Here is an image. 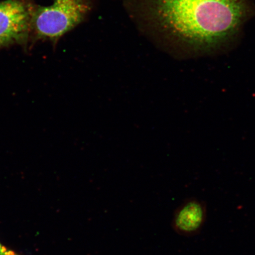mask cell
<instances>
[{
	"label": "cell",
	"mask_w": 255,
	"mask_h": 255,
	"mask_svg": "<svg viewBox=\"0 0 255 255\" xmlns=\"http://www.w3.org/2000/svg\"><path fill=\"white\" fill-rule=\"evenodd\" d=\"M152 17L165 33L207 49L231 38L246 18L245 0H150Z\"/></svg>",
	"instance_id": "obj_1"
},
{
	"label": "cell",
	"mask_w": 255,
	"mask_h": 255,
	"mask_svg": "<svg viewBox=\"0 0 255 255\" xmlns=\"http://www.w3.org/2000/svg\"><path fill=\"white\" fill-rule=\"evenodd\" d=\"M36 5L33 0L0 1V50L31 44V24Z\"/></svg>",
	"instance_id": "obj_3"
},
{
	"label": "cell",
	"mask_w": 255,
	"mask_h": 255,
	"mask_svg": "<svg viewBox=\"0 0 255 255\" xmlns=\"http://www.w3.org/2000/svg\"><path fill=\"white\" fill-rule=\"evenodd\" d=\"M206 219V203L197 199H189L175 210L171 226L174 232L179 235L194 237L202 230Z\"/></svg>",
	"instance_id": "obj_4"
},
{
	"label": "cell",
	"mask_w": 255,
	"mask_h": 255,
	"mask_svg": "<svg viewBox=\"0 0 255 255\" xmlns=\"http://www.w3.org/2000/svg\"><path fill=\"white\" fill-rule=\"evenodd\" d=\"M91 9L90 0H54L36 6L31 24V44L37 41L56 44L63 35L82 23Z\"/></svg>",
	"instance_id": "obj_2"
},
{
	"label": "cell",
	"mask_w": 255,
	"mask_h": 255,
	"mask_svg": "<svg viewBox=\"0 0 255 255\" xmlns=\"http://www.w3.org/2000/svg\"><path fill=\"white\" fill-rule=\"evenodd\" d=\"M0 255H20L0 243Z\"/></svg>",
	"instance_id": "obj_5"
}]
</instances>
